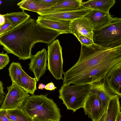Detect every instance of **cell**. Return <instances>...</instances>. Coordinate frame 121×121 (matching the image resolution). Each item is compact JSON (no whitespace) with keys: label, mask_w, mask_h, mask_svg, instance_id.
Listing matches in <instances>:
<instances>
[{"label":"cell","mask_w":121,"mask_h":121,"mask_svg":"<svg viewBox=\"0 0 121 121\" xmlns=\"http://www.w3.org/2000/svg\"><path fill=\"white\" fill-rule=\"evenodd\" d=\"M5 96L4 95L0 93V105L4 101Z\"/></svg>","instance_id":"obj_33"},{"label":"cell","mask_w":121,"mask_h":121,"mask_svg":"<svg viewBox=\"0 0 121 121\" xmlns=\"http://www.w3.org/2000/svg\"><path fill=\"white\" fill-rule=\"evenodd\" d=\"M47 95L28 96L21 107L30 121H60V109Z\"/></svg>","instance_id":"obj_2"},{"label":"cell","mask_w":121,"mask_h":121,"mask_svg":"<svg viewBox=\"0 0 121 121\" xmlns=\"http://www.w3.org/2000/svg\"><path fill=\"white\" fill-rule=\"evenodd\" d=\"M106 108H107L104 113L98 120L96 121H104L105 116Z\"/></svg>","instance_id":"obj_30"},{"label":"cell","mask_w":121,"mask_h":121,"mask_svg":"<svg viewBox=\"0 0 121 121\" xmlns=\"http://www.w3.org/2000/svg\"><path fill=\"white\" fill-rule=\"evenodd\" d=\"M114 0H91L82 2L81 6L91 10L109 13L110 9L114 5Z\"/></svg>","instance_id":"obj_17"},{"label":"cell","mask_w":121,"mask_h":121,"mask_svg":"<svg viewBox=\"0 0 121 121\" xmlns=\"http://www.w3.org/2000/svg\"><path fill=\"white\" fill-rule=\"evenodd\" d=\"M39 1L43 3L47 4L52 5L56 4L61 0H39Z\"/></svg>","instance_id":"obj_28"},{"label":"cell","mask_w":121,"mask_h":121,"mask_svg":"<svg viewBox=\"0 0 121 121\" xmlns=\"http://www.w3.org/2000/svg\"><path fill=\"white\" fill-rule=\"evenodd\" d=\"M9 75L12 82H14L21 87V76L23 70L20 63L12 62L8 69Z\"/></svg>","instance_id":"obj_22"},{"label":"cell","mask_w":121,"mask_h":121,"mask_svg":"<svg viewBox=\"0 0 121 121\" xmlns=\"http://www.w3.org/2000/svg\"><path fill=\"white\" fill-rule=\"evenodd\" d=\"M70 33L78 39L81 35L86 36L93 40V26L88 20L84 17L71 22Z\"/></svg>","instance_id":"obj_11"},{"label":"cell","mask_w":121,"mask_h":121,"mask_svg":"<svg viewBox=\"0 0 121 121\" xmlns=\"http://www.w3.org/2000/svg\"><path fill=\"white\" fill-rule=\"evenodd\" d=\"M91 10L84 8L78 9L65 11L61 12L39 14L40 16L49 19L72 21L85 17Z\"/></svg>","instance_id":"obj_13"},{"label":"cell","mask_w":121,"mask_h":121,"mask_svg":"<svg viewBox=\"0 0 121 121\" xmlns=\"http://www.w3.org/2000/svg\"><path fill=\"white\" fill-rule=\"evenodd\" d=\"M62 49L58 39L55 40L48 46L47 69L57 80L63 79L62 75L64 72Z\"/></svg>","instance_id":"obj_6"},{"label":"cell","mask_w":121,"mask_h":121,"mask_svg":"<svg viewBox=\"0 0 121 121\" xmlns=\"http://www.w3.org/2000/svg\"><path fill=\"white\" fill-rule=\"evenodd\" d=\"M82 1L81 0H61L49 8L38 12V14L55 13L77 10L81 8Z\"/></svg>","instance_id":"obj_15"},{"label":"cell","mask_w":121,"mask_h":121,"mask_svg":"<svg viewBox=\"0 0 121 121\" xmlns=\"http://www.w3.org/2000/svg\"><path fill=\"white\" fill-rule=\"evenodd\" d=\"M36 21L42 26L61 34L70 33L71 21L48 18L40 16L38 17Z\"/></svg>","instance_id":"obj_12"},{"label":"cell","mask_w":121,"mask_h":121,"mask_svg":"<svg viewBox=\"0 0 121 121\" xmlns=\"http://www.w3.org/2000/svg\"><path fill=\"white\" fill-rule=\"evenodd\" d=\"M107 87L121 97V61L112 67L103 79Z\"/></svg>","instance_id":"obj_10"},{"label":"cell","mask_w":121,"mask_h":121,"mask_svg":"<svg viewBox=\"0 0 121 121\" xmlns=\"http://www.w3.org/2000/svg\"><path fill=\"white\" fill-rule=\"evenodd\" d=\"M6 117L15 121H30L21 108L7 109Z\"/></svg>","instance_id":"obj_23"},{"label":"cell","mask_w":121,"mask_h":121,"mask_svg":"<svg viewBox=\"0 0 121 121\" xmlns=\"http://www.w3.org/2000/svg\"><path fill=\"white\" fill-rule=\"evenodd\" d=\"M5 22V18L3 15L0 14V26L4 24Z\"/></svg>","instance_id":"obj_31"},{"label":"cell","mask_w":121,"mask_h":121,"mask_svg":"<svg viewBox=\"0 0 121 121\" xmlns=\"http://www.w3.org/2000/svg\"><path fill=\"white\" fill-rule=\"evenodd\" d=\"M81 45L78 61L71 68L64 73L63 85L82 73L94 68L101 63L121 54V46L107 48L95 43L89 46Z\"/></svg>","instance_id":"obj_1"},{"label":"cell","mask_w":121,"mask_h":121,"mask_svg":"<svg viewBox=\"0 0 121 121\" xmlns=\"http://www.w3.org/2000/svg\"><path fill=\"white\" fill-rule=\"evenodd\" d=\"M89 84L62 85L59 90V98L68 110L73 112L83 108L84 102L91 91Z\"/></svg>","instance_id":"obj_3"},{"label":"cell","mask_w":121,"mask_h":121,"mask_svg":"<svg viewBox=\"0 0 121 121\" xmlns=\"http://www.w3.org/2000/svg\"><path fill=\"white\" fill-rule=\"evenodd\" d=\"M53 83L51 82L47 84L45 88V89L47 90L52 91L56 88Z\"/></svg>","instance_id":"obj_29"},{"label":"cell","mask_w":121,"mask_h":121,"mask_svg":"<svg viewBox=\"0 0 121 121\" xmlns=\"http://www.w3.org/2000/svg\"><path fill=\"white\" fill-rule=\"evenodd\" d=\"M22 10L38 12L49 8L52 5L45 4L39 0H23L17 4Z\"/></svg>","instance_id":"obj_18"},{"label":"cell","mask_w":121,"mask_h":121,"mask_svg":"<svg viewBox=\"0 0 121 121\" xmlns=\"http://www.w3.org/2000/svg\"><path fill=\"white\" fill-rule=\"evenodd\" d=\"M121 110L119 112L116 121H121Z\"/></svg>","instance_id":"obj_34"},{"label":"cell","mask_w":121,"mask_h":121,"mask_svg":"<svg viewBox=\"0 0 121 121\" xmlns=\"http://www.w3.org/2000/svg\"><path fill=\"white\" fill-rule=\"evenodd\" d=\"M10 120V121H13V120Z\"/></svg>","instance_id":"obj_37"},{"label":"cell","mask_w":121,"mask_h":121,"mask_svg":"<svg viewBox=\"0 0 121 121\" xmlns=\"http://www.w3.org/2000/svg\"><path fill=\"white\" fill-rule=\"evenodd\" d=\"M47 53L44 48L32 55L29 64V69L32 72L37 82L46 70Z\"/></svg>","instance_id":"obj_9"},{"label":"cell","mask_w":121,"mask_h":121,"mask_svg":"<svg viewBox=\"0 0 121 121\" xmlns=\"http://www.w3.org/2000/svg\"><path fill=\"white\" fill-rule=\"evenodd\" d=\"M105 108L98 95L90 91L86 98L83 106L84 112L92 121L98 120L104 113Z\"/></svg>","instance_id":"obj_8"},{"label":"cell","mask_w":121,"mask_h":121,"mask_svg":"<svg viewBox=\"0 0 121 121\" xmlns=\"http://www.w3.org/2000/svg\"><path fill=\"white\" fill-rule=\"evenodd\" d=\"M9 121H10L9 120Z\"/></svg>","instance_id":"obj_38"},{"label":"cell","mask_w":121,"mask_h":121,"mask_svg":"<svg viewBox=\"0 0 121 121\" xmlns=\"http://www.w3.org/2000/svg\"><path fill=\"white\" fill-rule=\"evenodd\" d=\"M3 16L11 23L10 27L6 32L22 23L30 17V16L23 10L22 12L10 13Z\"/></svg>","instance_id":"obj_20"},{"label":"cell","mask_w":121,"mask_h":121,"mask_svg":"<svg viewBox=\"0 0 121 121\" xmlns=\"http://www.w3.org/2000/svg\"><path fill=\"white\" fill-rule=\"evenodd\" d=\"M3 85L2 82L0 80V93L4 95H6L4 91V88L3 86Z\"/></svg>","instance_id":"obj_32"},{"label":"cell","mask_w":121,"mask_h":121,"mask_svg":"<svg viewBox=\"0 0 121 121\" xmlns=\"http://www.w3.org/2000/svg\"><path fill=\"white\" fill-rule=\"evenodd\" d=\"M9 61L7 53H5L3 51L0 53V70L5 67L8 64Z\"/></svg>","instance_id":"obj_24"},{"label":"cell","mask_w":121,"mask_h":121,"mask_svg":"<svg viewBox=\"0 0 121 121\" xmlns=\"http://www.w3.org/2000/svg\"><path fill=\"white\" fill-rule=\"evenodd\" d=\"M120 61L121 55L115 56L101 63L94 68L71 79L64 85H69L72 84L91 85L101 81L105 77L113 65Z\"/></svg>","instance_id":"obj_5"},{"label":"cell","mask_w":121,"mask_h":121,"mask_svg":"<svg viewBox=\"0 0 121 121\" xmlns=\"http://www.w3.org/2000/svg\"><path fill=\"white\" fill-rule=\"evenodd\" d=\"M81 44L89 46L94 44L93 41L89 37L83 35H81L78 39Z\"/></svg>","instance_id":"obj_25"},{"label":"cell","mask_w":121,"mask_h":121,"mask_svg":"<svg viewBox=\"0 0 121 121\" xmlns=\"http://www.w3.org/2000/svg\"><path fill=\"white\" fill-rule=\"evenodd\" d=\"M11 25L10 22L5 19V23L3 25L0 26V35L7 31Z\"/></svg>","instance_id":"obj_26"},{"label":"cell","mask_w":121,"mask_h":121,"mask_svg":"<svg viewBox=\"0 0 121 121\" xmlns=\"http://www.w3.org/2000/svg\"><path fill=\"white\" fill-rule=\"evenodd\" d=\"M7 109L0 108V121H9L6 116Z\"/></svg>","instance_id":"obj_27"},{"label":"cell","mask_w":121,"mask_h":121,"mask_svg":"<svg viewBox=\"0 0 121 121\" xmlns=\"http://www.w3.org/2000/svg\"><path fill=\"white\" fill-rule=\"evenodd\" d=\"M2 3V2L0 0V5Z\"/></svg>","instance_id":"obj_36"},{"label":"cell","mask_w":121,"mask_h":121,"mask_svg":"<svg viewBox=\"0 0 121 121\" xmlns=\"http://www.w3.org/2000/svg\"><path fill=\"white\" fill-rule=\"evenodd\" d=\"M120 98L116 95L110 100L107 107L104 121H116L118 112L121 110Z\"/></svg>","instance_id":"obj_19"},{"label":"cell","mask_w":121,"mask_h":121,"mask_svg":"<svg viewBox=\"0 0 121 121\" xmlns=\"http://www.w3.org/2000/svg\"><path fill=\"white\" fill-rule=\"evenodd\" d=\"M46 85L43 83H40L39 84L38 88L39 89L42 90L45 88Z\"/></svg>","instance_id":"obj_35"},{"label":"cell","mask_w":121,"mask_h":121,"mask_svg":"<svg viewBox=\"0 0 121 121\" xmlns=\"http://www.w3.org/2000/svg\"><path fill=\"white\" fill-rule=\"evenodd\" d=\"M91 24L94 31H96L109 24L113 17L109 13L91 10L85 16Z\"/></svg>","instance_id":"obj_14"},{"label":"cell","mask_w":121,"mask_h":121,"mask_svg":"<svg viewBox=\"0 0 121 121\" xmlns=\"http://www.w3.org/2000/svg\"><path fill=\"white\" fill-rule=\"evenodd\" d=\"M7 89V93L0 108L9 109L21 108L29 96L28 93L14 82Z\"/></svg>","instance_id":"obj_7"},{"label":"cell","mask_w":121,"mask_h":121,"mask_svg":"<svg viewBox=\"0 0 121 121\" xmlns=\"http://www.w3.org/2000/svg\"><path fill=\"white\" fill-rule=\"evenodd\" d=\"M103 79L91 84V91L98 95L104 107L106 108L111 99L117 95L107 87Z\"/></svg>","instance_id":"obj_16"},{"label":"cell","mask_w":121,"mask_h":121,"mask_svg":"<svg viewBox=\"0 0 121 121\" xmlns=\"http://www.w3.org/2000/svg\"><path fill=\"white\" fill-rule=\"evenodd\" d=\"M94 43L105 48H112L121 46V18L113 17L108 25L94 31Z\"/></svg>","instance_id":"obj_4"},{"label":"cell","mask_w":121,"mask_h":121,"mask_svg":"<svg viewBox=\"0 0 121 121\" xmlns=\"http://www.w3.org/2000/svg\"><path fill=\"white\" fill-rule=\"evenodd\" d=\"M37 81L35 78H32L27 74L23 70L21 76V87L28 93L34 94L37 90Z\"/></svg>","instance_id":"obj_21"}]
</instances>
